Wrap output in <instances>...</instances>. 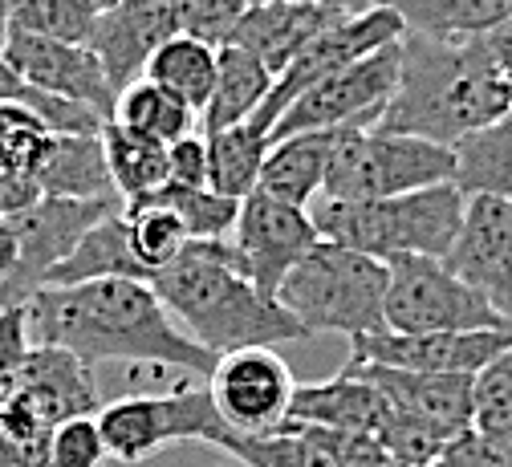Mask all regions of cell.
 <instances>
[{"instance_id":"obj_22","label":"cell","mask_w":512,"mask_h":467,"mask_svg":"<svg viewBox=\"0 0 512 467\" xmlns=\"http://www.w3.org/2000/svg\"><path fill=\"white\" fill-rule=\"evenodd\" d=\"M342 130L346 126L301 130V135L277 139L265 155L256 191H265V195L281 199V204H293V208H309L313 199L322 195V183H326V171H330V159H334Z\"/></svg>"},{"instance_id":"obj_11","label":"cell","mask_w":512,"mask_h":467,"mask_svg":"<svg viewBox=\"0 0 512 467\" xmlns=\"http://www.w3.org/2000/svg\"><path fill=\"white\" fill-rule=\"evenodd\" d=\"M407 33V21L391 9V5H382V9H366V13H342L334 17L322 33H317L293 61H289V70L273 78V90L265 98V106L256 110L252 118L256 122H265L273 130V122L285 114L289 102H297L305 90H313L317 82H326L334 78L338 70H346V65H354L358 57L382 49V45H391Z\"/></svg>"},{"instance_id":"obj_19","label":"cell","mask_w":512,"mask_h":467,"mask_svg":"<svg viewBox=\"0 0 512 467\" xmlns=\"http://www.w3.org/2000/svg\"><path fill=\"white\" fill-rule=\"evenodd\" d=\"M350 370H358L362 378H370L387 403L403 415L439 423L447 431H468L472 427V382L476 374H423V370H399V366H378V362H362L350 358Z\"/></svg>"},{"instance_id":"obj_44","label":"cell","mask_w":512,"mask_h":467,"mask_svg":"<svg viewBox=\"0 0 512 467\" xmlns=\"http://www.w3.org/2000/svg\"><path fill=\"white\" fill-rule=\"evenodd\" d=\"M0 467H53L49 443H25V439L0 435Z\"/></svg>"},{"instance_id":"obj_32","label":"cell","mask_w":512,"mask_h":467,"mask_svg":"<svg viewBox=\"0 0 512 467\" xmlns=\"http://www.w3.org/2000/svg\"><path fill=\"white\" fill-rule=\"evenodd\" d=\"M216 451L232 455L240 467H334L322 447L289 423H281L269 435H240L228 427Z\"/></svg>"},{"instance_id":"obj_41","label":"cell","mask_w":512,"mask_h":467,"mask_svg":"<svg viewBox=\"0 0 512 467\" xmlns=\"http://www.w3.org/2000/svg\"><path fill=\"white\" fill-rule=\"evenodd\" d=\"M443 467H512V435H488L468 427L439 459Z\"/></svg>"},{"instance_id":"obj_52","label":"cell","mask_w":512,"mask_h":467,"mask_svg":"<svg viewBox=\"0 0 512 467\" xmlns=\"http://www.w3.org/2000/svg\"><path fill=\"white\" fill-rule=\"evenodd\" d=\"M435 467H443V463H435Z\"/></svg>"},{"instance_id":"obj_42","label":"cell","mask_w":512,"mask_h":467,"mask_svg":"<svg viewBox=\"0 0 512 467\" xmlns=\"http://www.w3.org/2000/svg\"><path fill=\"white\" fill-rule=\"evenodd\" d=\"M167 183L171 187H208V139L204 130L175 139L167 147Z\"/></svg>"},{"instance_id":"obj_45","label":"cell","mask_w":512,"mask_h":467,"mask_svg":"<svg viewBox=\"0 0 512 467\" xmlns=\"http://www.w3.org/2000/svg\"><path fill=\"white\" fill-rule=\"evenodd\" d=\"M17 260H21V232L13 216H0V281H9L17 273Z\"/></svg>"},{"instance_id":"obj_47","label":"cell","mask_w":512,"mask_h":467,"mask_svg":"<svg viewBox=\"0 0 512 467\" xmlns=\"http://www.w3.org/2000/svg\"><path fill=\"white\" fill-rule=\"evenodd\" d=\"M37 122H41V118H37L33 110L0 102V139H9V135H17V130H25V126H37ZM41 126H45V122H41Z\"/></svg>"},{"instance_id":"obj_5","label":"cell","mask_w":512,"mask_h":467,"mask_svg":"<svg viewBox=\"0 0 512 467\" xmlns=\"http://www.w3.org/2000/svg\"><path fill=\"white\" fill-rule=\"evenodd\" d=\"M387 260H374L334 240H317L277 289V301L309 333H366L387 329Z\"/></svg>"},{"instance_id":"obj_16","label":"cell","mask_w":512,"mask_h":467,"mask_svg":"<svg viewBox=\"0 0 512 467\" xmlns=\"http://www.w3.org/2000/svg\"><path fill=\"white\" fill-rule=\"evenodd\" d=\"M512 346L508 329H456V333H366L354 338L350 358L399 366V370H423V374H480L500 350Z\"/></svg>"},{"instance_id":"obj_21","label":"cell","mask_w":512,"mask_h":467,"mask_svg":"<svg viewBox=\"0 0 512 467\" xmlns=\"http://www.w3.org/2000/svg\"><path fill=\"white\" fill-rule=\"evenodd\" d=\"M391 415V403L370 378H362L358 370L342 366L334 378L326 382H297L293 390V407L289 419L293 423H322V427H350V431H382Z\"/></svg>"},{"instance_id":"obj_35","label":"cell","mask_w":512,"mask_h":467,"mask_svg":"<svg viewBox=\"0 0 512 467\" xmlns=\"http://www.w3.org/2000/svg\"><path fill=\"white\" fill-rule=\"evenodd\" d=\"M155 199L187 224L191 240H220V236H232L236 228V216H240V199H228L212 187H159Z\"/></svg>"},{"instance_id":"obj_28","label":"cell","mask_w":512,"mask_h":467,"mask_svg":"<svg viewBox=\"0 0 512 467\" xmlns=\"http://www.w3.org/2000/svg\"><path fill=\"white\" fill-rule=\"evenodd\" d=\"M452 151H456V183L464 187V195L484 191L512 199V106L496 122L472 130Z\"/></svg>"},{"instance_id":"obj_50","label":"cell","mask_w":512,"mask_h":467,"mask_svg":"<svg viewBox=\"0 0 512 467\" xmlns=\"http://www.w3.org/2000/svg\"><path fill=\"white\" fill-rule=\"evenodd\" d=\"M248 5H277V0H248Z\"/></svg>"},{"instance_id":"obj_38","label":"cell","mask_w":512,"mask_h":467,"mask_svg":"<svg viewBox=\"0 0 512 467\" xmlns=\"http://www.w3.org/2000/svg\"><path fill=\"white\" fill-rule=\"evenodd\" d=\"M110 459L98 415H74L66 423H57L49 439V463L53 467H102Z\"/></svg>"},{"instance_id":"obj_13","label":"cell","mask_w":512,"mask_h":467,"mask_svg":"<svg viewBox=\"0 0 512 467\" xmlns=\"http://www.w3.org/2000/svg\"><path fill=\"white\" fill-rule=\"evenodd\" d=\"M126 208L122 199H66V195H41L33 208L13 216L21 232V260L9 281H0V309L25 305L41 285L45 273L61 256H70L74 244L110 212Z\"/></svg>"},{"instance_id":"obj_39","label":"cell","mask_w":512,"mask_h":467,"mask_svg":"<svg viewBox=\"0 0 512 467\" xmlns=\"http://www.w3.org/2000/svg\"><path fill=\"white\" fill-rule=\"evenodd\" d=\"M171 5H175V17H179L183 33L212 41V45H224L236 33L248 0H171Z\"/></svg>"},{"instance_id":"obj_46","label":"cell","mask_w":512,"mask_h":467,"mask_svg":"<svg viewBox=\"0 0 512 467\" xmlns=\"http://www.w3.org/2000/svg\"><path fill=\"white\" fill-rule=\"evenodd\" d=\"M484 45L492 49V57L504 65V74L512 78V17L508 21H500L496 29H488L484 33Z\"/></svg>"},{"instance_id":"obj_48","label":"cell","mask_w":512,"mask_h":467,"mask_svg":"<svg viewBox=\"0 0 512 467\" xmlns=\"http://www.w3.org/2000/svg\"><path fill=\"white\" fill-rule=\"evenodd\" d=\"M9 29H13V0H0V49H5Z\"/></svg>"},{"instance_id":"obj_2","label":"cell","mask_w":512,"mask_h":467,"mask_svg":"<svg viewBox=\"0 0 512 467\" xmlns=\"http://www.w3.org/2000/svg\"><path fill=\"white\" fill-rule=\"evenodd\" d=\"M399 45V86L374 122L378 130L456 147L472 130L496 122L512 106V78L492 57L484 37L443 41L407 29Z\"/></svg>"},{"instance_id":"obj_4","label":"cell","mask_w":512,"mask_h":467,"mask_svg":"<svg viewBox=\"0 0 512 467\" xmlns=\"http://www.w3.org/2000/svg\"><path fill=\"white\" fill-rule=\"evenodd\" d=\"M464 187L435 183L391 199H326L317 195L309 204L313 228L322 240L346 244L374 260L399 256H447L460 220H464Z\"/></svg>"},{"instance_id":"obj_37","label":"cell","mask_w":512,"mask_h":467,"mask_svg":"<svg viewBox=\"0 0 512 467\" xmlns=\"http://www.w3.org/2000/svg\"><path fill=\"white\" fill-rule=\"evenodd\" d=\"M289 427L305 431L317 447L330 455L334 467H382L391 455L382 447V439L374 431H350V427H322V423H293L285 419Z\"/></svg>"},{"instance_id":"obj_49","label":"cell","mask_w":512,"mask_h":467,"mask_svg":"<svg viewBox=\"0 0 512 467\" xmlns=\"http://www.w3.org/2000/svg\"><path fill=\"white\" fill-rule=\"evenodd\" d=\"M382 467H419V463H403V459H387Z\"/></svg>"},{"instance_id":"obj_36","label":"cell","mask_w":512,"mask_h":467,"mask_svg":"<svg viewBox=\"0 0 512 467\" xmlns=\"http://www.w3.org/2000/svg\"><path fill=\"white\" fill-rule=\"evenodd\" d=\"M472 427L512 435V346L500 350L472 382Z\"/></svg>"},{"instance_id":"obj_14","label":"cell","mask_w":512,"mask_h":467,"mask_svg":"<svg viewBox=\"0 0 512 467\" xmlns=\"http://www.w3.org/2000/svg\"><path fill=\"white\" fill-rule=\"evenodd\" d=\"M317 240L322 236H317V228H313L309 208L281 204V199H273L265 191H252V195L240 199L232 244L244 260V273L252 277V285L261 293L277 297L289 269Z\"/></svg>"},{"instance_id":"obj_43","label":"cell","mask_w":512,"mask_h":467,"mask_svg":"<svg viewBox=\"0 0 512 467\" xmlns=\"http://www.w3.org/2000/svg\"><path fill=\"white\" fill-rule=\"evenodd\" d=\"M41 199L37 179L29 175H0V216H21Z\"/></svg>"},{"instance_id":"obj_1","label":"cell","mask_w":512,"mask_h":467,"mask_svg":"<svg viewBox=\"0 0 512 467\" xmlns=\"http://www.w3.org/2000/svg\"><path fill=\"white\" fill-rule=\"evenodd\" d=\"M33 342L66 346L94 362H151L208 378L216 354L175 325L151 281L106 277L82 285H45L25 301Z\"/></svg>"},{"instance_id":"obj_17","label":"cell","mask_w":512,"mask_h":467,"mask_svg":"<svg viewBox=\"0 0 512 467\" xmlns=\"http://www.w3.org/2000/svg\"><path fill=\"white\" fill-rule=\"evenodd\" d=\"M5 61L13 70L45 90V94H61L70 102H82L90 110H98L102 118L114 114V86L102 70V61L90 45H74V41H53L41 33H25V29H9L5 37Z\"/></svg>"},{"instance_id":"obj_8","label":"cell","mask_w":512,"mask_h":467,"mask_svg":"<svg viewBox=\"0 0 512 467\" xmlns=\"http://www.w3.org/2000/svg\"><path fill=\"white\" fill-rule=\"evenodd\" d=\"M387 329L395 333H456V329H508L484 293L464 285L439 256H399L387 264Z\"/></svg>"},{"instance_id":"obj_20","label":"cell","mask_w":512,"mask_h":467,"mask_svg":"<svg viewBox=\"0 0 512 467\" xmlns=\"http://www.w3.org/2000/svg\"><path fill=\"white\" fill-rule=\"evenodd\" d=\"M334 17H342V13L330 9L326 0H277V5H248L228 41L244 45L252 57H261L265 70L277 78V74L289 70V61Z\"/></svg>"},{"instance_id":"obj_3","label":"cell","mask_w":512,"mask_h":467,"mask_svg":"<svg viewBox=\"0 0 512 467\" xmlns=\"http://www.w3.org/2000/svg\"><path fill=\"white\" fill-rule=\"evenodd\" d=\"M151 289L187 338H196L216 358L248 346H281L309 338V329L277 297L252 285L228 236L187 240L171 264L151 273Z\"/></svg>"},{"instance_id":"obj_7","label":"cell","mask_w":512,"mask_h":467,"mask_svg":"<svg viewBox=\"0 0 512 467\" xmlns=\"http://www.w3.org/2000/svg\"><path fill=\"white\" fill-rule=\"evenodd\" d=\"M98 427L110 459L118 463H147L171 443H204L216 447L228 431L220 419L212 390L191 382L171 394H131L98 411Z\"/></svg>"},{"instance_id":"obj_15","label":"cell","mask_w":512,"mask_h":467,"mask_svg":"<svg viewBox=\"0 0 512 467\" xmlns=\"http://www.w3.org/2000/svg\"><path fill=\"white\" fill-rule=\"evenodd\" d=\"M443 264L464 285L484 293L504 317H512V199L484 191L468 195L460 232Z\"/></svg>"},{"instance_id":"obj_27","label":"cell","mask_w":512,"mask_h":467,"mask_svg":"<svg viewBox=\"0 0 512 467\" xmlns=\"http://www.w3.org/2000/svg\"><path fill=\"white\" fill-rule=\"evenodd\" d=\"M216 70H220V45L200 41L191 33H175L155 49L147 61V82L171 90L179 102H187L196 114H204L212 90H216Z\"/></svg>"},{"instance_id":"obj_12","label":"cell","mask_w":512,"mask_h":467,"mask_svg":"<svg viewBox=\"0 0 512 467\" xmlns=\"http://www.w3.org/2000/svg\"><path fill=\"white\" fill-rule=\"evenodd\" d=\"M220 419L240 435H269L289 419L297 378L273 346H248L220 354L208 374Z\"/></svg>"},{"instance_id":"obj_23","label":"cell","mask_w":512,"mask_h":467,"mask_svg":"<svg viewBox=\"0 0 512 467\" xmlns=\"http://www.w3.org/2000/svg\"><path fill=\"white\" fill-rule=\"evenodd\" d=\"M106 277H131V281H151V269L139 260L131 244V224H126V208L102 216L70 256H61L45 273V285H82V281H106ZM41 285V289H45Z\"/></svg>"},{"instance_id":"obj_10","label":"cell","mask_w":512,"mask_h":467,"mask_svg":"<svg viewBox=\"0 0 512 467\" xmlns=\"http://www.w3.org/2000/svg\"><path fill=\"white\" fill-rule=\"evenodd\" d=\"M403 45L391 41L354 65L338 70L334 78L317 82L297 102L285 106V114L273 122V143L301 135V130H334V126H374L378 114L387 110L395 86H399Z\"/></svg>"},{"instance_id":"obj_33","label":"cell","mask_w":512,"mask_h":467,"mask_svg":"<svg viewBox=\"0 0 512 467\" xmlns=\"http://www.w3.org/2000/svg\"><path fill=\"white\" fill-rule=\"evenodd\" d=\"M126 224H131V244H135L139 260L147 264L151 273H159L163 264H171L183 252V244L191 240L187 224L155 195L126 204Z\"/></svg>"},{"instance_id":"obj_30","label":"cell","mask_w":512,"mask_h":467,"mask_svg":"<svg viewBox=\"0 0 512 467\" xmlns=\"http://www.w3.org/2000/svg\"><path fill=\"white\" fill-rule=\"evenodd\" d=\"M387 5L407 21V29L443 41L484 37L512 17V0H387Z\"/></svg>"},{"instance_id":"obj_18","label":"cell","mask_w":512,"mask_h":467,"mask_svg":"<svg viewBox=\"0 0 512 467\" xmlns=\"http://www.w3.org/2000/svg\"><path fill=\"white\" fill-rule=\"evenodd\" d=\"M175 33L183 29L171 0H114V5L98 13L86 45L98 53L114 94H122L147 74V61L155 57V49Z\"/></svg>"},{"instance_id":"obj_25","label":"cell","mask_w":512,"mask_h":467,"mask_svg":"<svg viewBox=\"0 0 512 467\" xmlns=\"http://www.w3.org/2000/svg\"><path fill=\"white\" fill-rule=\"evenodd\" d=\"M273 90V74L265 70L261 57H252L244 45L224 41L220 45V70H216V90L200 114V130L212 135V130L236 126L244 118H252L256 110L265 106Z\"/></svg>"},{"instance_id":"obj_9","label":"cell","mask_w":512,"mask_h":467,"mask_svg":"<svg viewBox=\"0 0 512 467\" xmlns=\"http://www.w3.org/2000/svg\"><path fill=\"white\" fill-rule=\"evenodd\" d=\"M98 411H102V394L94 386L90 362L66 346L33 342L17 390L0 403V435L49 443L57 423Z\"/></svg>"},{"instance_id":"obj_26","label":"cell","mask_w":512,"mask_h":467,"mask_svg":"<svg viewBox=\"0 0 512 467\" xmlns=\"http://www.w3.org/2000/svg\"><path fill=\"white\" fill-rule=\"evenodd\" d=\"M208 139V187L228 195V199H244L256 191L261 179L265 155L273 147V130L256 118H244L236 126L212 130Z\"/></svg>"},{"instance_id":"obj_6","label":"cell","mask_w":512,"mask_h":467,"mask_svg":"<svg viewBox=\"0 0 512 467\" xmlns=\"http://www.w3.org/2000/svg\"><path fill=\"white\" fill-rule=\"evenodd\" d=\"M456 151L419 135L378 126H346L334 147L322 195L326 199H391L419 187L452 183Z\"/></svg>"},{"instance_id":"obj_29","label":"cell","mask_w":512,"mask_h":467,"mask_svg":"<svg viewBox=\"0 0 512 467\" xmlns=\"http://www.w3.org/2000/svg\"><path fill=\"white\" fill-rule=\"evenodd\" d=\"M102 147H106V167H110V179H114V191L122 204H135V199H147L159 187H167V147L163 143L143 139L110 118L102 126Z\"/></svg>"},{"instance_id":"obj_40","label":"cell","mask_w":512,"mask_h":467,"mask_svg":"<svg viewBox=\"0 0 512 467\" xmlns=\"http://www.w3.org/2000/svg\"><path fill=\"white\" fill-rule=\"evenodd\" d=\"M29 350H33V333L25 305H5L0 309V403L17 390Z\"/></svg>"},{"instance_id":"obj_51","label":"cell","mask_w":512,"mask_h":467,"mask_svg":"<svg viewBox=\"0 0 512 467\" xmlns=\"http://www.w3.org/2000/svg\"><path fill=\"white\" fill-rule=\"evenodd\" d=\"M94 5H98V9H106V5H114V0H94Z\"/></svg>"},{"instance_id":"obj_34","label":"cell","mask_w":512,"mask_h":467,"mask_svg":"<svg viewBox=\"0 0 512 467\" xmlns=\"http://www.w3.org/2000/svg\"><path fill=\"white\" fill-rule=\"evenodd\" d=\"M98 13L94 0H13V29L86 45Z\"/></svg>"},{"instance_id":"obj_31","label":"cell","mask_w":512,"mask_h":467,"mask_svg":"<svg viewBox=\"0 0 512 467\" xmlns=\"http://www.w3.org/2000/svg\"><path fill=\"white\" fill-rule=\"evenodd\" d=\"M110 118L122 122L126 130H135V135H143V139H155V143L171 147L175 139H183V135L196 130L200 114L191 110L187 102H179L171 90L139 78L114 98V114Z\"/></svg>"},{"instance_id":"obj_24","label":"cell","mask_w":512,"mask_h":467,"mask_svg":"<svg viewBox=\"0 0 512 467\" xmlns=\"http://www.w3.org/2000/svg\"><path fill=\"white\" fill-rule=\"evenodd\" d=\"M37 187L41 195H66V199H118L110 167H106V147L102 130L98 135H53L49 151L37 167Z\"/></svg>"}]
</instances>
